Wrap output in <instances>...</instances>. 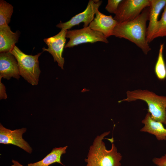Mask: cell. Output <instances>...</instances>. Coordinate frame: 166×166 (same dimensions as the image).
<instances>
[{
    "label": "cell",
    "mask_w": 166,
    "mask_h": 166,
    "mask_svg": "<svg viewBox=\"0 0 166 166\" xmlns=\"http://www.w3.org/2000/svg\"><path fill=\"white\" fill-rule=\"evenodd\" d=\"M141 122L144 126L140 130V132L154 135L158 140H166V128L162 123L153 120L149 113L146 114Z\"/></svg>",
    "instance_id": "obj_13"
},
{
    "label": "cell",
    "mask_w": 166,
    "mask_h": 166,
    "mask_svg": "<svg viewBox=\"0 0 166 166\" xmlns=\"http://www.w3.org/2000/svg\"><path fill=\"white\" fill-rule=\"evenodd\" d=\"M166 37V5L161 18L158 20L152 38V41L155 38Z\"/></svg>",
    "instance_id": "obj_18"
},
{
    "label": "cell",
    "mask_w": 166,
    "mask_h": 166,
    "mask_svg": "<svg viewBox=\"0 0 166 166\" xmlns=\"http://www.w3.org/2000/svg\"><path fill=\"white\" fill-rule=\"evenodd\" d=\"M13 164L11 166H24L20 164L18 161L13 160H12Z\"/></svg>",
    "instance_id": "obj_22"
},
{
    "label": "cell",
    "mask_w": 166,
    "mask_h": 166,
    "mask_svg": "<svg viewBox=\"0 0 166 166\" xmlns=\"http://www.w3.org/2000/svg\"><path fill=\"white\" fill-rule=\"evenodd\" d=\"M95 17L89 26L91 29L102 33L108 38L113 35V30L118 22L111 15H106L96 9Z\"/></svg>",
    "instance_id": "obj_10"
},
{
    "label": "cell",
    "mask_w": 166,
    "mask_h": 166,
    "mask_svg": "<svg viewBox=\"0 0 166 166\" xmlns=\"http://www.w3.org/2000/svg\"><path fill=\"white\" fill-rule=\"evenodd\" d=\"M10 52L17 61L20 75L32 85H37L41 73L38 58L42 52L34 55H27L16 45Z\"/></svg>",
    "instance_id": "obj_4"
},
{
    "label": "cell",
    "mask_w": 166,
    "mask_h": 166,
    "mask_svg": "<svg viewBox=\"0 0 166 166\" xmlns=\"http://www.w3.org/2000/svg\"><path fill=\"white\" fill-rule=\"evenodd\" d=\"M20 74L17 61L10 52L0 53V78L9 80L13 77L18 80Z\"/></svg>",
    "instance_id": "obj_11"
},
{
    "label": "cell",
    "mask_w": 166,
    "mask_h": 166,
    "mask_svg": "<svg viewBox=\"0 0 166 166\" xmlns=\"http://www.w3.org/2000/svg\"><path fill=\"white\" fill-rule=\"evenodd\" d=\"M122 0H108L105 7V9L109 12L115 14Z\"/></svg>",
    "instance_id": "obj_19"
},
{
    "label": "cell",
    "mask_w": 166,
    "mask_h": 166,
    "mask_svg": "<svg viewBox=\"0 0 166 166\" xmlns=\"http://www.w3.org/2000/svg\"><path fill=\"white\" fill-rule=\"evenodd\" d=\"M26 131V128L11 130L5 128L0 123V143L16 146L30 154L32 152V148L22 137Z\"/></svg>",
    "instance_id": "obj_9"
},
{
    "label": "cell",
    "mask_w": 166,
    "mask_h": 166,
    "mask_svg": "<svg viewBox=\"0 0 166 166\" xmlns=\"http://www.w3.org/2000/svg\"><path fill=\"white\" fill-rule=\"evenodd\" d=\"M165 124H166V123H165Z\"/></svg>",
    "instance_id": "obj_23"
},
{
    "label": "cell",
    "mask_w": 166,
    "mask_h": 166,
    "mask_svg": "<svg viewBox=\"0 0 166 166\" xmlns=\"http://www.w3.org/2000/svg\"><path fill=\"white\" fill-rule=\"evenodd\" d=\"M152 161L156 166H166V154L160 157H154Z\"/></svg>",
    "instance_id": "obj_20"
},
{
    "label": "cell",
    "mask_w": 166,
    "mask_h": 166,
    "mask_svg": "<svg viewBox=\"0 0 166 166\" xmlns=\"http://www.w3.org/2000/svg\"><path fill=\"white\" fill-rule=\"evenodd\" d=\"M110 132H104L95 137L89 148L87 158L85 159L86 166H121L122 156L118 152L113 138L107 139L111 143L110 149H106L103 141L104 138Z\"/></svg>",
    "instance_id": "obj_2"
},
{
    "label": "cell",
    "mask_w": 166,
    "mask_h": 166,
    "mask_svg": "<svg viewBox=\"0 0 166 166\" xmlns=\"http://www.w3.org/2000/svg\"><path fill=\"white\" fill-rule=\"evenodd\" d=\"M20 34L19 31L13 32L8 25L0 27V52H10L15 45Z\"/></svg>",
    "instance_id": "obj_14"
},
{
    "label": "cell",
    "mask_w": 166,
    "mask_h": 166,
    "mask_svg": "<svg viewBox=\"0 0 166 166\" xmlns=\"http://www.w3.org/2000/svg\"><path fill=\"white\" fill-rule=\"evenodd\" d=\"M67 30L61 29L57 34L52 37L44 39L48 46V48L43 47V51H47L53 56L54 61L57 62L58 66L64 69V58L62 54L66 41Z\"/></svg>",
    "instance_id": "obj_8"
},
{
    "label": "cell",
    "mask_w": 166,
    "mask_h": 166,
    "mask_svg": "<svg viewBox=\"0 0 166 166\" xmlns=\"http://www.w3.org/2000/svg\"><path fill=\"white\" fill-rule=\"evenodd\" d=\"M150 4L149 0H122L113 18L118 23L132 20Z\"/></svg>",
    "instance_id": "obj_6"
},
{
    "label": "cell",
    "mask_w": 166,
    "mask_h": 166,
    "mask_svg": "<svg viewBox=\"0 0 166 166\" xmlns=\"http://www.w3.org/2000/svg\"><path fill=\"white\" fill-rule=\"evenodd\" d=\"M149 23L147 27L146 40L148 43L152 38L158 21L160 14L166 5V0H149Z\"/></svg>",
    "instance_id": "obj_12"
},
{
    "label": "cell",
    "mask_w": 166,
    "mask_h": 166,
    "mask_svg": "<svg viewBox=\"0 0 166 166\" xmlns=\"http://www.w3.org/2000/svg\"><path fill=\"white\" fill-rule=\"evenodd\" d=\"M66 37L69 41L65 48H72L83 43L101 42L108 43L107 38L101 33L94 30L89 26L80 29L67 30Z\"/></svg>",
    "instance_id": "obj_5"
},
{
    "label": "cell",
    "mask_w": 166,
    "mask_h": 166,
    "mask_svg": "<svg viewBox=\"0 0 166 166\" xmlns=\"http://www.w3.org/2000/svg\"><path fill=\"white\" fill-rule=\"evenodd\" d=\"M164 47V44H160L157 59L154 68L157 77L161 80L166 78V65L163 55Z\"/></svg>",
    "instance_id": "obj_17"
},
{
    "label": "cell",
    "mask_w": 166,
    "mask_h": 166,
    "mask_svg": "<svg viewBox=\"0 0 166 166\" xmlns=\"http://www.w3.org/2000/svg\"><path fill=\"white\" fill-rule=\"evenodd\" d=\"M1 79L0 78V98L1 100L5 99L7 98L6 88L4 85L1 81Z\"/></svg>",
    "instance_id": "obj_21"
},
{
    "label": "cell",
    "mask_w": 166,
    "mask_h": 166,
    "mask_svg": "<svg viewBox=\"0 0 166 166\" xmlns=\"http://www.w3.org/2000/svg\"><path fill=\"white\" fill-rule=\"evenodd\" d=\"M126 98L118 101L131 102L140 100L145 101L148 107V112L152 119L165 124L166 96L158 95L148 90L140 89L128 91Z\"/></svg>",
    "instance_id": "obj_3"
},
{
    "label": "cell",
    "mask_w": 166,
    "mask_h": 166,
    "mask_svg": "<svg viewBox=\"0 0 166 166\" xmlns=\"http://www.w3.org/2000/svg\"><path fill=\"white\" fill-rule=\"evenodd\" d=\"M102 2V1L100 0H89L86 8L83 12L73 17L67 22H60L56 25V27L61 29L68 30L81 22L84 23V27L88 26L94 18L96 9L99 8Z\"/></svg>",
    "instance_id": "obj_7"
},
{
    "label": "cell",
    "mask_w": 166,
    "mask_h": 166,
    "mask_svg": "<svg viewBox=\"0 0 166 166\" xmlns=\"http://www.w3.org/2000/svg\"><path fill=\"white\" fill-rule=\"evenodd\" d=\"M67 146L64 147L53 148L51 152L42 160L28 164L27 166H49L50 165L57 163L65 166L61 161V155L66 153Z\"/></svg>",
    "instance_id": "obj_15"
},
{
    "label": "cell",
    "mask_w": 166,
    "mask_h": 166,
    "mask_svg": "<svg viewBox=\"0 0 166 166\" xmlns=\"http://www.w3.org/2000/svg\"><path fill=\"white\" fill-rule=\"evenodd\" d=\"M12 5L3 0L0 1V27L8 25L13 13Z\"/></svg>",
    "instance_id": "obj_16"
},
{
    "label": "cell",
    "mask_w": 166,
    "mask_h": 166,
    "mask_svg": "<svg viewBox=\"0 0 166 166\" xmlns=\"http://www.w3.org/2000/svg\"><path fill=\"white\" fill-rule=\"evenodd\" d=\"M149 14L148 7L134 19L118 23L113 30V36L129 40L147 54L151 49L146 40V22L149 20Z\"/></svg>",
    "instance_id": "obj_1"
}]
</instances>
